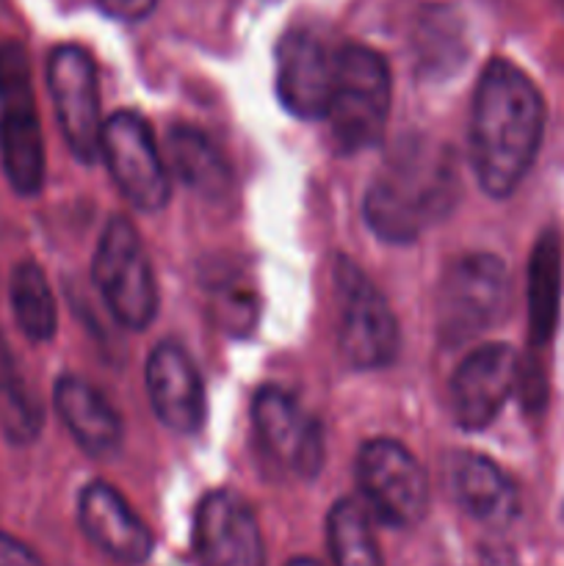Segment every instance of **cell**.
<instances>
[{
    "mask_svg": "<svg viewBox=\"0 0 564 566\" xmlns=\"http://www.w3.org/2000/svg\"><path fill=\"white\" fill-rule=\"evenodd\" d=\"M545 133V99L512 61L492 59L479 77L470 119V158L479 186L506 199L534 166Z\"/></svg>",
    "mask_w": 564,
    "mask_h": 566,
    "instance_id": "1",
    "label": "cell"
},
{
    "mask_svg": "<svg viewBox=\"0 0 564 566\" xmlns=\"http://www.w3.org/2000/svg\"><path fill=\"white\" fill-rule=\"evenodd\" d=\"M462 193L448 144L409 133L393 144L365 193V221L385 243H412L453 213Z\"/></svg>",
    "mask_w": 564,
    "mask_h": 566,
    "instance_id": "2",
    "label": "cell"
},
{
    "mask_svg": "<svg viewBox=\"0 0 564 566\" xmlns=\"http://www.w3.org/2000/svg\"><path fill=\"white\" fill-rule=\"evenodd\" d=\"M390 70L385 59L365 44H341L324 116L330 122L332 147L341 155H357L379 142L390 114Z\"/></svg>",
    "mask_w": 564,
    "mask_h": 566,
    "instance_id": "3",
    "label": "cell"
},
{
    "mask_svg": "<svg viewBox=\"0 0 564 566\" xmlns=\"http://www.w3.org/2000/svg\"><path fill=\"white\" fill-rule=\"evenodd\" d=\"M0 166L20 197L44 188V136L36 116L31 61L14 39L0 44Z\"/></svg>",
    "mask_w": 564,
    "mask_h": 566,
    "instance_id": "4",
    "label": "cell"
},
{
    "mask_svg": "<svg viewBox=\"0 0 564 566\" xmlns=\"http://www.w3.org/2000/svg\"><path fill=\"white\" fill-rule=\"evenodd\" d=\"M509 271L501 258L473 252L453 260L437 287V335L442 346H464L509 310Z\"/></svg>",
    "mask_w": 564,
    "mask_h": 566,
    "instance_id": "5",
    "label": "cell"
},
{
    "mask_svg": "<svg viewBox=\"0 0 564 566\" xmlns=\"http://www.w3.org/2000/svg\"><path fill=\"white\" fill-rule=\"evenodd\" d=\"M94 285L122 326L147 329L158 313V285L144 252L142 235L122 216H114L103 230L92 265Z\"/></svg>",
    "mask_w": 564,
    "mask_h": 566,
    "instance_id": "6",
    "label": "cell"
},
{
    "mask_svg": "<svg viewBox=\"0 0 564 566\" xmlns=\"http://www.w3.org/2000/svg\"><path fill=\"white\" fill-rule=\"evenodd\" d=\"M337 343L354 368L376 370L396 359L398 324L374 282L341 258L335 265Z\"/></svg>",
    "mask_w": 564,
    "mask_h": 566,
    "instance_id": "7",
    "label": "cell"
},
{
    "mask_svg": "<svg viewBox=\"0 0 564 566\" xmlns=\"http://www.w3.org/2000/svg\"><path fill=\"white\" fill-rule=\"evenodd\" d=\"M357 481L382 523L412 528L429 512V475L396 440H370L359 448Z\"/></svg>",
    "mask_w": 564,
    "mask_h": 566,
    "instance_id": "8",
    "label": "cell"
},
{
    "mask_svg": "<svg viewBox=\"0 0 564 566\" xmlns=\"http://www.w3.org/2000/svg\"><path fill=\"white\" fill-rule=\"evenodd\" d=\"M48 92L66 147L81 164H94L103 149L97 66L77 44H59L48 59Z\"/></svg>",
    "mask_w": 564,
    "mask_h": 566,
    "instance_id": "9",
    "label": "cell"
},
{
    "mask_svg": "<svg viewBox=\"0 0 564 566\" xmlns=\"http://www.w3.org/2000/svg\"><path fill=\"white\" fill-rule=\"evenodd\" d=\"M111 177L138 210H160L169 202V171L153 130L136 111H116L105 119L103 149Z\"/></svg>",
    "mask_w": 564,
    "mask_h": 566,
    "instance_id": "10",
    "label": "cell"
},
{
    "mask_svg": "<svg viewBox=\"0 0 564 566\" xmlns=\"http://www.w3.org/2000/svg\"><path fill=\"white\" fill-rule=\"evenodd\" d=\"M337 48L313 31H291L276 48V97L299 119H324L335 83Z\"/></svg>",
    "mask_w": 564,
    "mask_h": 566,
    "instance_id": "11",
    "label": "cell"
},
{
    "mask_svg": "<svg viewBox=\"0 0 564 566\" xmlns=\"http://www.w3.org/2000/svg\"><path fill=\"white\" fill-rule=\"evenodd\" d=\"M199 566H265V547L254 512L230 490L202 497L194 517Z\"/></svg>",
    "mask_w": 564,
    "mask_h": 566,
    "instance_id": "12",
    "label": "cell"
},
{
    "mask_svg": "<svg viewBox=\"0 0 564 566\" xmlns=\"http://www.w3.org/2000/svg\"><path fill=\"white\" fill-rule=\"evenodd\" d=\"M252 420L263 451L285 464L299 479H313L324 464V434L282 387H260L252 403Z\"/></svg>",
    "mask_w": 564,
    "mask_h": 566,
    "instance_id": "13",
    "label": "cell"
},
{
    "mask_svg": "<svg viewBox=\"0 0 564 566\" xmlns=\"http://www.w3.org/2000/svg\"><path fill=\"white\" fill-rule=\"evenodd\" d=\"M520 376V359L506 343H487L459 363L451 381L453 418L464 431H481L498 418Z\"/></svg>",
    "mask_w": 564,
    "mask_h": 566,
    "instance_id": "14",
    "label": "cell"
},
{
    "mask_svg": "<svg viewBox=\"0 0 564 566\" xmlns=\"http://www.w3.org/2000/svg\"><path fill=\"white\" fill-rule=\"evenodd\" d=\"M147 392L155 415L177 434H197L208 415L197 365L177 343H158L147 359Z\"/></svg>",
    "mask_w": 564,
    "mask_h": 566,
    "instance_id": "15",
    "label": "cell"
},
{
    "mask_svg": "<svg viewBox=\"0 0 564 566\" xmlns=\"http://www.w3.org/2000/svg\"><path fill=\"white\" fill-rule=\"evenodd\" d=\"M77 520L88 542L114 562L136 566L153 556V534L111 484L94 481L81 492Z\"/></svg>",
    "mask_w": 564,
    "mask_h": 566,
    "instance_id": "16",
    "label": "cell"
},
{
    "mask_svg": "<svg viewBox=\"0 0 564 566\" xmlns=\"http://www.w3.org/2000/svg\"><path fill=\"white\" fill-rule=\"evenodd\" d=\"M53 401L72 440L88 457L105 459L122 446L125 429H122L119 412L88 381L77 379V376H64L55 381Z\"/></svg>",
    "mask_w": 564,
    "mask_h": 566,
    "instance_id": "17",
    "label": "cell"
},
{
    "mask_svg": "<svg viewBox=\"0 0 564 566\" xmlns=\"http://www.w3.org/2000/svg\"><path fill=\"white\" fill-rule=\"evenodd\" d=\"M166 160L182 186L205 202L230 205L236 199V177L230 164L197 127H171L166 138Z\"/></svg>",
    "mask_w": 564,
    "mask_h": 566,
    "instance_id": "18",
    "label": "cell"
},
{
    "mask_svg": "<svg viewBox=\"0 0 564 566\" xmlns=\"http://www.w3.org/2000/svg\"><path fill=\"white\" fill-rule=\"evenodd\" d=\"M453 492L470 517L503 528L518 514V492L495 462L481 453H459L453 462Z\"/></svg>",
    "mask_w": 564,
    "mask_h": 566,
    "instance_id": "19",
    "label": "cell"
},
{
    "mask_svg": "<svg viewBox=\"0 0 564 566\" xmlns=\"http://www.w3.org/2000/svg\"><path fill=\"white\" fill-rule=\"evenodd\" d=\"M562 296V252L556 232L536 241L529 263V340L534 352L551 343Z\"/></svg>",
    "mask_w": 564,
    "mask_h": 566,
    "instance_id": "20",
    "label": "cell"
},
{
    "mask_svg": "<svg viewBox=\"0 0 564 566\" xmlns=\"http://www.w3.org/2000/svg\"><path fill=\"white\" fill-rule=\"evenodd\" d=\"M11 313H14L17 326L31 343L53 340L55 326H59V307L50 291V282L44 271L33 260H22L11 271Z\"/></svg>",
    "mask_w": 564,
    "mask_h": 566,
    "instance_id": "21",
    "label": "cell"
},
{
    "mask_svg": "<svg viewBox=\"0 0 564 566\" xmlns=\"http://www.w3.org/2000/svg\"><path fill=\"white\" fill-rule=\"evenodd\" d=\"M205 291L221 329L236 337H247L254 329L260 318V296L241 269L213 263L205 274Z\"/></svg>",
    "mask_w": 564,
    "mask_h": 566,
    "instance_id": "22",
    "label": "cell"
},
{
    "mask_svg": "<svg viewBox=\"0 0 564 566\" xmlns=\"http://www.w3.org/2000/svg\"><path fill=\"white\" fill-rule=\"evenodd\" d=\"M326 542L335 566H385L370 520L357 501H337L326 517Z\"/></svg>",
    "mask_w": 564,
    "mask_h": 566,
    "instance_id": "23",
    "label": "cell"
},
{
    "mask_svg": "<svg viewBox=\"0 0 564 566\" xmlns=\"http://www.w3.org/2000/svg\"><path fill=\"white\" fill-rule=\"evenodd\" d=\"M0 426L17 446H28L42 431V407L31 396L22 376L11 385L0 387Z\"/></svg>",
    "mask_w": 564,
    "mask_h": 566,
    "instance_id": "24",
    "label": "cell"
},
{
    "mask_svg": "<svg viewBox=\"0 0 564 566\" xmlns=\"http://www.w3.org/2000/svg\"><path fill=\"white\" fill-rule=\"evenodd\" d=\"M0 566H44V562L25 542L0 531Z\"/></svg>",
    "mask_w": 564,
    "mask_h": 566,
    "instance_id": "25",
    "label": "cell"
},
{
    "mask_svg": "<svg viewBox=\"0 0 564 566\" xmlns=\"http://www.w3.org/2000/svg\"><path fill=\"white\" fill-rule=\"evenodd\" d=\"M155 3L158 0H100V9L114 17V20L136 22L144 20L155 9Z\"/></svg>",
    "mask_w": 564,
    "mask_h": 566,
    "instance_id": "26",
    "label": "cell"
},
{
    "mask_svg": "<svg viewBox=\"0 0 564 566\" xmlns=\"http://www.w3.org/2000/svg\"><path fill=\"white\" fill-rule=\"evenodd\" d=\"M479 566H520V562L503 542H484L479 551Z\"/></svg>",
    "mask_w": 564,
    "mask_h": 566,
    "instance_id": "27",
    "label": "cell"
},
{
    "mask_svg": "<svg viewBox=\"0 0 564 566\" xmlns=\"http://www.w3.org/2000/svg\"><path fill=\"white\" fill-rule=\"evenodd\" d=\"M14 379H20V370H17L14 357H11L9 352V343H6L3 335H0V387L11 385Z\"/></svg>",
    "mask_w": 564,
    "mask_h": 566,
    "instance_id": "28",
    "label": "cell"
},
{
    "mask_svg": "<svg viewBox=\"0 0 564 566\" xmlns=\"http://www.w3.org/2000/svg\"><path fill=\"white\" fill-rule=\"evenodd\" d=\"M288 566H321L318 562H313V558H293Z\"/></svg>",
    "mask_w": 564,
    "mask_h": 566,
    "instance_id": "29",
    "label": "cell"
}]
</instances>
